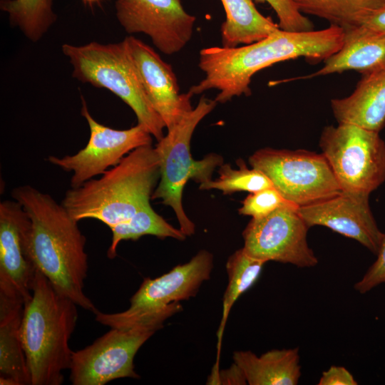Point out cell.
<instances>
[{"mask_svg":"<svg viewBox=\"0 0 385 385\" xmlns=\"http://www.w3.org/2000/svg\"><path fill=\"white\" fill-rule=\"evenodd\" d=\"M344 31L337 26L309 31L282 29L242 46H212L200 51L198 66L205 78L189 89L192 95L215 89V100L225 103L250 96L252 76L274 63L300 57L311 63L325 61L342 46Z\"/></svg>","mask_w":385,"mask_h":385,"instance_id":"6da1fadb","label":"cell"},{"mask_svg":"<svg viewBox=\"0 0 385 385\" xmlns=\"http://www.w3.org/2000/svg\"><path fill=\"white\" fill-rule=\"evenodd\" d=\"M11 195L31 220L30 253L36 268L57 292L94 313L97 309L84 293L88 255L78 222L62 204L32 186L16 187Z\"/></svg>","mask_w":385,"mask_h":385,"instance_id":"7a4b0ae2","label":"cell"},{"mask_svg":"<svg viewBox=\"0 0 385 385\" xmlns=\"http://www.w3.org/2000/svg\"><path fill=\"white\" fill-rule=\"evenodd\" d=\"M160 163L155 148L140 146L98 178L67 190L61 204L77 222L96 219L111 228L150 202L160 180Z\"/></svg>","mask_w":385,"mask_h":385,"instance_id":"3957f363","label":"cell"},{"mask_svg":"<svg viewBox=\"0 0 385 385\" xmlns=\"http://www.w3.org/2000/svg\"><path fill=\"white\" fill-rule=\"evenodd\" d=\"M77 304L60 294L36 270L32 297L24 305L21 340L31 385H61L69 369L68 345L78 319Z\"/></svg>","mask_w":385,"mask_h":385,"instance_id":"277c9868","label":"cell"},{"mask_svg":"<svg viewBox=\"0 0 385 385\" xmlns=\"http://www.w3.org/2000/svg\"><path fill=\"white\" fill-rule=\"evenodd\" d=\"M62 51L73 66V77L109 90L133 110L138 123L158 141L164 137L165 123L150 103L123 41L83 46L64 43Z\"/></svg>","mask_w":385,"mask_h":385,"instance_id":"5b68a950","label":"cell"},{"mask_svg":"<svg viewBox=\"0 0 385 385\" xmlns=\"http://www.w3.org/2000/svg\"><path fill=\"white\" fill-rule=\"evenodd\" d=\"M217 102L202 96L197 105L158 141L155 150L160 158V176L151 196L174 211L180 229L186 236L195 233V225L183 206V188L189 180L201 184L212 180L214 170L223 164L215 153L196 160L190 153V140L200 122L217 106Z\"/></svg>","mask_w":385,"mask_h":385,"instance_id":"8992f818","label":"cell"},{"mask_svg":"<svg viewBox=\"0 0 385 385\" xmlns=\"http://www.w3.org/2000/svg\"><path fill=\"white\" fill-rule=\"evenodd\" d=\"M212 266V255L202 250L188 262L157 278H145L126 310L103 313L97 309L95 319L111 328L146 326L158 330L166 319L182 309L180 301L195 296L202 283L210 279Z\"/></svg>","mask_w":385,"mask_h":385,"instance_id":"52a82bcc","label":"cell"},{"mask_svg":"<svg viewBox=\"0 0 385 385\" xmlns=\"http://www.w3.org/2000/svg\"><path fill=\"white\" fill-rule=\"evenodd\" d=\"M319 145L342 191L370 195L385 181V142L379 133L338 123L324 128Z\"/></svg>","mask_w":385,"mask_h":385,"instance_id":"ba28073f","label":"cell"},{"mask_svg":"<svg viewBox=\"0 0 385 385\" xmlns=\"http://www.w3.org/2000/svg\"><path fill=\"white\" fill-rule=\"evenodd\" d=\"M288 201L298 207L325 200L342 192L324 155L307 150L264 148L249 158Z\"/></svg>","mask_w":385,"mask_h":385,"instance_id":"9c48e42d","label":"cell"},{"mask_svg":"<svg viewBox=\"0 0 385 385\" xmlns=\"http://www.w3.org/2000/svg\"><path fill=\"white\" fill-rule=\"evenodd\" d=\"M292 202L269 215L252 218L242 232L243 248L265 262L274 261L299 268L313 267L318 259L307 242L308 226Z\"/></svg>","mask_w":385,"mask_h":385,"instance_id":"30bf717a","label":"cell"},{"mask_svg":"<svg viewBox=\"0 0 385 385\" xmlns=\"http://www.w3.org/2000/svg\"><path fill=\"white\" fill-rule=\"evenodd\" d=\"M158 331L152 327L111 328L91 345L73 352L69 368L73 385H104L120 378H140L133 360Z\"/></svg>","mask_w":385,"mask_h":385,"instance_id":"8fae6325","label":"cell"},{"mask_svg":"<svg viewBox=\"0 0 385 385\" xmlns=\"http://www.w3.org/2000/svg\"><path fill=\"white\" fill-rule=\"evenodd\" d=\"M81 114L90 129L86 145L74 155L61 158L51 155L47 159L63 170L73 172L71 188H78L95 176L101 175L133 150L152 145V135L141 124L125 130L103 125L92 117L84 101H82Z\"/></svg>","mask_w":385,"mask_h":385,"instance_id":"7c38bea8","label":"cell"},{"mask_svg":"<svg viewBox=\"0 0 385 385\" xmlns=\"http://www.w3.org/2000/svg\"><path fill=\"white\" fill-rule=\"evenodd\" d=\"M117 19L128 34L143 33L165 55L180 51L190 41L196 17L181 0H116Z\"/></svg>","mask_w":385,"mask_h":385,"instance_id":"4fadbf2b","label":"cell"},{"mask_svg":"<svg viewBox=\"0 0 385 385\" xmlns=\"http://www.w3.org/2000/svg\"><path fill=\"white\" fill-rule=\"evenodd\" d=\"M31 220L16 200L0 203V296L23 303L36 272L30 253Z\"/></svg>","mask_w":385,"mask_h":385,"instance_id":"5bb4252c","label":"cell"},{"mask_svg":"<svg viewBox=\"0 0 385 385\" xmlns=\"http://www.w3.org/2000/svg\"><path fill=\"white\" fill-rule=\"evenodd\" d=\"M369 195L342 191L325 200L298 207L309 228L324 226L378 252L383 232L369 205Z\"/></svg>","mask_w":385,"mask_h":385,"instance_id":"9a60e30c","label":"cell"},{"mask_svg":"<svg viewBox=\"0 0 385 385\" xmlns=\"http://www.w3.org/2000/svg\"><path fill=\"white\" fill-rule=\"evenodd\" d=\"M123 41L136 68L145 92L168 130L192 110L189 91L180 93L170 64L164 61L149 45L133 36Z\"/></svg>","mask_w":385,"mask_h":385,"instance_id":"2e32d148","label":"cell"},{"mask_svg":"<svg viewBox=\"0 0 385 385\" xmlns=\"http://www.w3.org/2000/svg\"><path fill=\"white\" fill-rule=\"evenodd\" d=\"M319 70L286 80L309 79L346 71L363 75L385 69V31L361 24L344 31L341 48Z\"/></svg>","mask_w":385,"mask_h":385,"instance_id":"e0dca14e","label":"cell"},{"mask_svg":"<svg viewBox=\"0 0 385 385\" xmlns=\"http://www.w3.org/2000/svg\"><path fill=\"white\" fill-rule=\"evenodd\" d=\"M338 123L379 133L385 126V69L363 75L348 96L330 101Z\"/></svg>","mask_w":385,"mask_h":385,"instance_id":"ac0fdd59","label":"cell"},{"mask_svg":"<svg viewBox=\"0 0 385 385\" xmlns=\"http://www.w3.org/2000/svg\"><path fill=\"white\" fill-rule=\"evenodd\" d=\"M24 304L0 296V384H31L21 340Z\"/></svg>","mask_w":385,"mask_h":385,"instance_id":"d6986e66","label":"cell"},{"mask_svg":"<svg viewBox=\"0 0 385 385\" xmlns=\"http://www.w3.org/2000/svg\"><path fill=\"white\" fill-rule=\"evenodd\" d=\"M233 360L250 385H297L301 376L298 348L272 349L260 356L238 351Z\"/></svg>","mask_w":385,"mask_h":385,"instance_id":"ffe728a7","label":"cell"},{"mask_svg":"<svg viewBox=\"0 0 385 385\" xmlns=\"http://www.w3.org/2000/svg\"><path fill=\"white\" fill-rule=\"evenodd\" d=\"M225 20L220 27L223 47L250 44L279 29L278 24L262 15L252 0H220Z\"/></svg>","mask_w":385,"mask_h":385,"instance_id":"44dd1931","label":"cell"},{"mask_svg":"<svg viewBox=\"0 0 385 385\" xmlns=\"http://www.w3.org/2000/svg\"><path fill=\"white\" fill-rule=\"evenodd\" d=\"M265 263L247 254L243 247L236 250L227 259L228 285L223 296L222 319L217 332V359L220 356L222 334L232 307L257 282Z\"/></svg>","mask_w":385,"mask_h":385,"instance_id":"7402d4cb","label":"cell"},{"mask_svg":"<svg viewBox=\"0 0 385 385\" xmlns=\"http://www.w3.org/2000/svg\"><path fill=\"white\" fill-rule=\"evenodd\" d=\"M112 238L107 256L113 259L117 255V247L123 240H137L144 235H153L160 239L172 237L184 240L186 235L180 229L169 224L151 207L150 202L140 208L129 220L110 228Z\"/></svg>","mask_w":385,"mask_h":385,"instance_id":"603a6c76","label":"cell"},{"mask_svg":"<svg viewBox=\"0 0 385 385\" xmlns=\"http://www.w3.org/2000/svg\"><path fill=\"white\" fill-rule=\"evenodd\" d=\"M299 11L312 15L344 31L361 25L366 15L384 0H292Z\"/></svg>","mask_w":385,"mask_h":385,"instance_id":"cb8c5ba5","label":"cell"},{"mask_svg":"<svg viewBox=\"0 0 385 385\" xmlns=\"http://www.w3.org/2000/svg\"><path fill=\"white\" fill-rule=\"evenodd\" d=\"M53 0H1L0 9L31 41H38L56 21Z\"/></svg>","mask_w":385,"mask_h":385,"instance_id":"d4e9b609","label":"cell"},{"mask_svg":"<svg viewBox=\"0 0 385 385\" xmlns=\"http://www.w3.org/2000/svg\"><path fill=\"white\" fill-rule=\"evenodd\" d=\"M238 169H233L228 163L219 167V177L215 180L200 184L199 189L218 190L224 195L245 191L253 193L266 188L274 187L271 180L262 171L248 168L242 159H238Z\"/></svg>","mask_w":385,"mask_h":385,"instance_id":"484cf974","label":"cell"},{"mask_svg":"<svg viewBox=\"0 0 385 385\" xmlns=\"http://www.w3.org/2000/svg\"><path fill=\"white\" fill-rule=\"evenodd\" d=\"M291 202L274 188L250 193L238 209L240 215L258 218L266 216L279 207Z\"/></svg>","mask_w":385,"mask_h":385,"instance_id":"4316f807","label":"cell"},{"mask_svg":"<svg viewBox=\"0 0 385 385\" xmlns=\"http://www.w3.org/2000/svg\"><path fill=\"white\" fill-rule=\"evenodd\" d=\"M259 3H267L274 11L280 29L287 31H309L314 29L313 24L301 14L292 0H252Z\"/></svg>","mask_w":385,"mask_h":385,"instance_id":"83f0119b","label":"cell"},{"mask_svg":"<svg viewBox=\"0 0 385 385\" xmlns=\"http://www.w3.org/2000/svg\"><path fill=\"white\" fill-rule=\"evenodd\" d=\"M376 256L375 262L354 286L359 293L365 294L385 283V233L383 234Z\"/></svg>","mask_w":385,"mask_h":385,"instance_id":"f1b7e54d","label":"cell"},{"mask_svg":"<svg viewBox=\"0 0 385 385\" xmlns=\"http://www.w3.org/2000/svg\"><path fill=\"white\" fill-rule=\"evenodd\" d=\"M209 384H246L247 380L240 367L235 362L227 370H219L218 364H215L212 374L208 377Z\"/></svg>","mask_w":385,"mask_h":385,"instance_id":"f546056e","label":"cell"},{"mask_svg":"<svg viewBox=\"0 0 385 385\" xmlns=\"http://www.w3.org/2000/svg\"><path fill=\"white\" fill-rule=\"evenodd\" d=\"M319 385H357L353 375L344 366H331L322 372Z\"/></svg>","mask_w":385,"mask_h":385,"instance_id":"4dcf8cb0","label":"cell"},{"mask_svg":"<svg viewBox=\"0 0 385 385\" xmlns=\"http://www.w3.org/2000/svg\"><path fill=\"white\" fill-rule=\"evenodd\" d=\"M362 24L385 31V0L366 15Z\"/></svg>","mask_w":385,"mask_h":385,"instance_id":"1f68e13d","label":"cell"},{"mask_svg":"<svg viewBox=\"0 0 385 385\" xmlns=\"http://www.w3.org/2000/svg\"><path fill=\"white\" fill-rule=\"evenodd\" d=\"M101 1H102V0H82V1L84 4H88V5H93L94 4L100 2Z\"/></svg>","mask_w":385,"mask_h":385,"instance_id":"d6a6232c","label":"cell"}]
</instances>
